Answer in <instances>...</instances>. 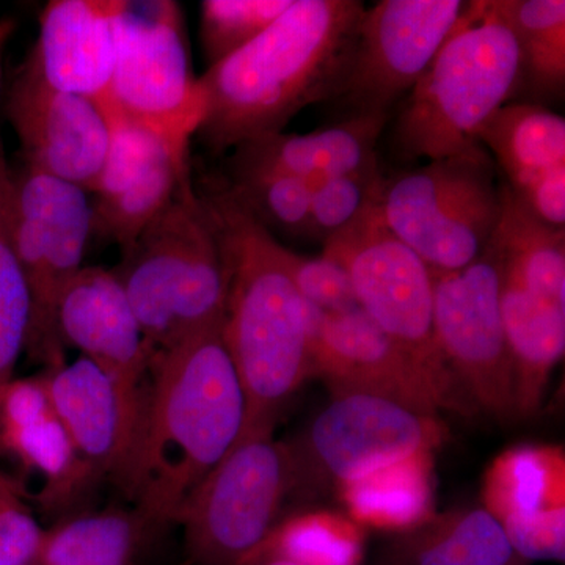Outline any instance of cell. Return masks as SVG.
I'll use <instances>...</instances> for the list:
<instances>
[{
	"label": "cell",
	"instance_id": "6da1fadb",
	"mask_svg": "<svg viewBox=\"0 0 565 565\" xmlns=\"http://www.w3.org/2000/svg\"><path fill=\"white\" fill-rule=\"evenodd\" d=\"M222 327L152 356L139 433L118 484L159 530L177 525L244 433L247 399Z\"/></svg>",
	"mask_w": 565,
	"mask_h": 565
},
{
	"label": "cell",
	"instance_id": "7a4b0ae2",
	"mask_svg": "<svg viewBox=\"0 0 565 565\" xmlns=\"http://www.w3.org/2000/svg\"><path fill=\"white\" fill-rule=\"evenodd\" d=\"M364 10L359 0H292L262 35L199 77L204 117L196 134L225 151L337 99Z\"/></svg>",
	"mask_w": 565,
	"mask_h": 565
},
{
	"label": "cell",
	"instance_id": "3957f363",
	"mask_svg": "<svg viewBox=\"0 0 565 565\" xmlns=\"http://www.w3.org/2000/svg\"><path fill=\"white\" fill-rule=\"evenodd\" d=\"M221 223L230 288L222 334L247 399L245 429L274 426L311 377L310 319L286 263L288 248L228 191L207 199Z\"/></svg>",
	"mask_w": 565,
	"mask_h": 565
},
{
	"label": "cell",
	"instance_id": "277c9868",
	"mask_svg": "<svg viewBox=\"0 0 565 565\" xmlns=\"http://www.w3.org/2000/svg\"><path fill=\"white\" fill-rule=\"evenodd\" d=\"M522 61L505 0L468 2L429 68L403 99L393 147L407 161L481 147L479 131L520 90Z\"/></svg>",
	"mask_w": 565,
	"mask_h": 565
},
{
	"label": "cell",
	"instance_id": "5b68a950",
	"mask_svg": "<svg viewBox=\"0 0 565 565\" xmlns=\"http://www.w3.org/2000/svg\"><path fill=\"white\" fill-rule=\"evenodd\" d=\"M121 252L114 270L152 356L223 326L230 288L225 241L192 181Z\"/></svg>",
	"mask_w": 565,
	"mask_h": 565
},
{
	"label": "cell",
	"instance_id": "8992f818",
	"mask_svg": "<svg viewBox=\"0 0 565 565\" xmlns=\"http://www.w3.org/2000/svg\"><path fill=\"white\" fill-rule=\"evenodd\" d=\"M501 184L481 145L385 177L374 211L433 273H456L489 247L501 217Z\"/></svg>",
	"mask_w": 565,
	"mask_h": 565
},
{
	"label": "cell",
	"instance_id": "52a82bcc",
	"mask_svg": "<svg viewBox=\"0 0 565 565\" xmlns=\"http://www.w3.org/2000/svg\"><path fill=\"white\" fill-rule=\"evenodd\" d=\"M296 471L274 426L245 429L189 498L177 525L192 565H247L285 519Z\"/></svg>",
	"mask_w": 565,
	"mask_h": 565
},
{
	"label": "cell",
	"instance_id": "ba28073f",
	"mask_svg": "<svg viewBox=\"0 0 565 565\" xmlns=\"http://www.w3.org/2000/svg\"><path fill=\"white\" fill-rule=\"evenodd\" d=\"M11 234L31 297L25 351L47 367L65 362L57 310L63 291L82 269L93 234L88 192L22 162L11 169Z\"/></svg>",
	"mask_w": 565,
	"mask_h": 565
},
{
	"label": "cell",
	"instance_id": "9c48e42d",
	"mask_svg": "<svg viewBox=\"0 0 565 565\" xmlns=\"http://www.w3.org/2000/svg\"><path fill=\"white\" fill-rule=\"evenodd\" d=\"M322 253L344 267L360 310L470 411L435 337L433 270L386 228L374 206L351 228L326 241Z\"/></svg>",
	"mask_w": 565,
	"mask_h": 565
},
{
	"label": "cell",
	"instance_id": "30bf717a",
	"mask_svg": "<svg viewBox=\"0 0 565 565\" xmlns=\"http://www.w3.org/2000/svg\"><path fill=\"white\" fill-rule=\"evenodd\" d=\"M332 396L303 434L286 444L296 471L294 498L337 490L419 452H435L448 438L438 415L374 394Z\"/></svg>",
	"mask_w": 565,
	"mask_h": 565
},
{
	"label": "cell",
	"instance_id": "8fae6325",
	"mask_svg": "<svg viewBox=\"0 0 565 565\" xmlns=\"http://www.w3.org/2000/svg\"><path fill=\"white\" fill-rule=\"evenodd\" d=\"M104 110L191 145L204 117L181 7L172 0L128 2L118 24L117 57Z\"/></svg>",
	"mask_w": 565,
	"mask_h": 565
},
{
	"label": "cell",
	"instance_id": "7c38bea8",
	"mask_svg": "<svg viewBox=\"0 0 565 565\" xmlns=\"http://www.w3.org/2000/svg\"><path fill=\"white\" fill-rule=\"evenodd\" d=\"M434 274L438 348L467 401L500 419L515 418L514 366L501 315V262L489 247L456 273Z\"/></svg>",
	"mask_w": 565,
	"mask_h": 565
},
{
	"label": "cell",
	"instance_id": "4fadbf2b",
	"mask_svg": "<svg viewBox=\"0 0 565 565\" xmlns=\"http://www.w3.org/2000/svg\"><path fill=\"white\" fill-rule=\"evenodd\" d=\"M462 0H382L364 10L337 102L345 117L390 115L422 79L462 17Z\"/></svg>",
	"mask_w": 565,
	"mask_h": 565
},
{
	"label": "cell",
	"instance_id": "5bb4252c",
	"mask_svg": "<svg viewBox=\"0 0 565 565\" xmlns=\"http://www.w3.org/2000/svg\"><path fill=\"white\" fill-rule=\"evenodd\" d=\"M310 319L311 377L332 394L364 393L386 397L423 414H467L426 370L399 348L360 308L327 315L307 305Z\"/></svg>",
	"mask_w": 565,
	"mask_h": 565
},
{
	"label": "cell",
	"instance_id": "9a60e30c",
	"mask_svg": "<svg viewBox=\"0 0 565 565\" xmlns=\"http://www.w3.org/2000/svg\"><path fill=\"white\" fill-rule=\"evenodd\" d=\"M109 150L92 195L93 234L128 247L191 182L189 145L107 111Z\"/></svg>",
	"mask_w": 565,
	"mask_h": 565
},
{
	"label": "cell",
	"instance_id": "2e32d148",
	"mask_svg": "<svg viewBox=\"0 0 565 565\" xmlns=\"http://www.w3.org/2000/svg\"><path fill=\"white\" fill-rule=\"evenodd\" d=\"M9 117L28 166L95 191L110 139L102 104L51 87L28 61L11 88Z\"/></svg>",
	"mask_w": 565,
	"mask_h": 565
},
{
	"label": "cell",
	"instance_id": "e0dca14e",
	"mask_svg": "<svg viewBox=\"0 0 565 565\" xmlns=\"http://www.w3.org/2000/svg\"><path fill=\"white\" fill-rule=\"evenodd\" d=\"M0 459L29 501L51 514L79 500L96 481L52 407L43 374L14 377L0 392Z\"/></svg>",
	"mask_w": 565,
	"mask_h": 565
},
{
	"label": "cell",
	"instance_id": "ac0fdd59",
	"mask_svg": "<svg viewBox=\"0 0 565 565\" xmlns=\"http://www.w3.org/2000/svg\"><path fill=\"white\" fill-rule=\"evenodd\" d=\"M43 379L82 463L95 479L120 481L139 433L145 390L122 384L82 356L47 367Z\"/></svg>",
	"mask_w": 565,
	"mask_h": 565
},
{
	"label": "cell",
	"instance_id": "d6986e66",
	"mask_svg": "<svg viewBox=\"0 0 565 565\" xmlns=\"http://www.w3.org/2000/svg\"><path fill=\"white\" fill-rule=\"evenodd\" d=\"M505 185L539 221L565 228V120L539 104L508 103L479 131Z\"/></svg>",
	"mask_w": 565,
	"mask_h": 565
},
{
	"label": "cell",
	"instance_id": "ffe728a7",
	"mask_svg": "<svg viewBox=\"0 0 565 565\" xmlns=\"http://www.w3.org/2000/svg\"><path fill=\"white\" fill-rule=\"evenodd\" d=\"M57 323L65 348L122 384L145 390L152 352L114 269L82 267L62 294Z\"/></svg>",
	"mask_w": 565,
	"mask_h": 565
},
{
	"label": "cell",
	"instance_id": "44dd1931",
	"mask_svg": "<svg viewBox=\"0 0 565 565\" xmlns=\"http://www.w3.org/2000/svg\"><path fill=\"white\" fill-rule=\"evenodd\" d=\"M126 0H54L40 17L29 62L57 90L107 102Z\"/></svg>",
	"mask_w": 565,
	"mask_h": 565
},
{
	"label": "cell",
	"instance_id": "7402d4cb",
	"mask_svg": "<svg viewBox=\"0 0 565 565\" xmlns=\"http://www.w3.org/2000/svg\"><path fill=\"white\" fill-rule=\"evenodd\" d=\"M390 115H356L307 134L273 132L233 148L230 172L236 178L281 174L315 185L340 174L379 167L377 143Z\"/></svg>",
	"mask_w": 565,
	"mask_h": 565
},
{
	"label": "cell",
	"instance_id": "603a6c76",
	"mask_svg": "<svg viewBox=\"0 0 565 565\" xmlns=\"http://www.w3.org/2000/svg\"><path fill=\"white\" fill-rule=\"evenodd\" d=\"M375 565H530L503 526L482 508L435 512L423 525L394 534Z\"/></svg>",
	"mask_w": 565,
	"mask_h": 565
},
{
	"label": "cell",
	"instance_id": "cb8c5ba5",
	"mask_svg": "<svg viewBox=\"0 0 565 565\" xmlns=\"http://www.w3.org/2000/svg\"><path fill=\"white\" fill-rule=\"evenodd\" d=\"M501 315L514 366L515 418L541 407L565 352V308L545 302L501 274Z\"/></svg>",
	"mask_w": 565,
	"mask_h": 565
},
{
	"label": "cell",
	"instance_id": "d4e9b609",
	"mask_svg": "<svg viewBox=\"0 0 565 565\" xmlns=\"http://www.w3.org/2000/svg\"><path fill=\"white\" fill-rule=\"evenodd\" d=\"M482 504L504 531L565 514L563 446L519 445L487 467Z\"/></svg>",
	"mask_w": 565,
	"mask_h": 565
},
{
	"label": "cell",
	"instance_id": "484cf974",
	"mask_svg": "<svg viewBox=\"0 0 565 565\" xmlns=\"http://www.w3.org/2000/svg\"><path fill=\"white\" fill-rule=\"evenodd\" d=\"M344 514L363 527L399 534L435 514V452H419L334 490Z\"/></svg>",
	"mask_w": 565,
	"mask_h": 565
},
{
	"label": "cell",
	"instance_id": "4316f807",
	"mask_svg": "<svg viewBox=\"0 0 565 565\" xmlns=\"http://www.w3.org/2000/svg\"><path fill=\"white\" fill-rule=\"evenodd\" d=\"M492 244L501 274L539 299L565 308V228H553L515 199L503 181Z\"/></svg>",
	"mask_w": 565,
	"mask_h": 565
},
{
	"label": "cell",
	"instance_id": "83f0119b",
	"mask_svg": "<svg viewBox=\"0 0 565 565\" xmlns=\"http://www.w3.org/2000/svg\"><path fill=\"white\" fill-rule=\"evenodd\" d=\"M158 531L134 508L68 516L44 527L33 565H139Z\"/></svg>",
	"mask_w": 565,
	"mask_h": 565
},
{
	"label": "cell",
	"instance_id": "f1b7e54d",
	"mask_svg": "<svg viewBox=\"0 0 565 565\" xmlns=\"http://www.w3.org/2000/svg\"><path fill=\"white\" fill-rule=\"evenodd\" d=\"M364 541V527L344 512L303 509L285 515L258 555L297 565H362Z\"/></svg>",
	"mask_w": 565,
	"mask_h": 565
},
{
	"label": "cell",
	"instance_id": "f546056e",
	"mask_svg": "<svg viewBox=\"0 0 565 565\" xmlns=\"http://www.w3.org/2000/svg\"><path fill=\"white\" fill-rule=\"evenodd\" d=\"M522 61L520 88L559 96L565 85L564 0H505Z\"/></svg>",
	"mask_w": 565,
	"mask_h": 565
},
{
	"label": "cell",
	"instance_id": "4dcf8cb0",
	"mask_svg": "<svg viewBox=\"0 0 565 565\" xmlns=\"http://www.w3.org/2000/svg\"><path fill=\"white\" fill-rule=\"evenodd\" d=\"M11 169L0 137V392L13 381L31 330V297L11 234Z\"/></svg>",
	"mask_w": 565,
	"mask_h": 565
},
{
	"label": "cell",
	"instance_id": "1f68e13d",
	"mask_svg": "<svg viewBox=\"0 0 565 565\" xmlns=\"http://www.w3.org/2000/svg\"><path fill=\"white\" fill-rule=\"evenodd\" d=\"M311 188L297 178L253 174L233 180L228 192L270 234L311 236Z\"/></svg>",
	"mask_w": 565,
	"mask_h": 565
},
{
	"label": "cell",
	"instance_id": "d6a6232c",
	"mask_svg": "<svg viewBox=\"0 0 565 565\" xmlns=\"http://www.w3.org/2000/svg\"><path fill=\"white\" fill-rule=\"evenodd\" d=\"M291 3L292 0H204L200 36L210 66L262 35Z\"/></svg>",
	"mask_w": 565,
	"mask_h": 565
},
{
	"label": "cell",
	"instance_id": "836d02e7",
	"mask_svg": "<svg viewBox=\"0 0 565 565\" xmlns=\"http://www.w3.org/2000/svg\"><path fill=\"white\" fill-rule=\"evenodd\" d=\"M384 180V173L375 167L315 184L311 188V236L326 243L351 228L377 202Z\"/></svg>",
	"mask_w": 565,
	"mask_h": 565
},
{
	"label": "cell",
	"instance_id": "e575fe53",
	"mask_svg": "<svg viewBox=\"0 0 565 565\" xmlns=\"http://www.w3.org/2000/svg\"><path fill=\"white\" fill-rule=\"evenodd\" d=\"M286 263L305 303L327 315H343L360 308L351 278L344 267L330 256L322 253L310 258L288 248Z\"/></svg>",
	"mask_w": 565,
	"mask_h": 565
},
{
	"label": "cell",
	"instance_id": "d590c367",
	"mask_svg": "<svg viewBox=\"0 0 565 565\" xmlns=\"http://www.w3.org/2000/svg\"><path fill=\"white\" fill-rule=\"evenodd\" d=\"M43 533L20 482L0 470V565H33Z\"/></svg>",
	"mask_w": 565,
	"mask_h": 565
},
{
	"label": "cell",
	"instance_id": "8d00e7d4",
	"mask_svg": "<svg viewBox=\"0 0 565 565\" xmlns=\"http://www.w3.org/2000/svg\"><path fill=\"white\" fill-rule=\"evenodd\" d=\"M13 21H0V73H2V51L3 47H6V43L9 41L11 33H13Z\"/></svg>",
	"mask_w": 565,
	"mask_h": 565
},
{
	"label": "cell",
	"instance_id": "74e56055",
	"mask_svg": "<svg viewBox=\"0 0 565 565\" xmlns=\"http://www.w3.org/2000/svg\"><path fill=\"white\" fill-rule=\"evenodd\" d=\"M247 565H297L291 561L282 559V557L270 556V555H258L253 557L250 563Z\"/></svg>",
	"mask_w": 565,
	"mask_h": 565
}]
</instances>
